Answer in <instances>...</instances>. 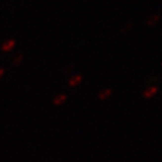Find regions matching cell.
Here are the masks:
<instances>
[{"label":"cell","instance_id":"obj_4","mask_svg":"<svg viewBox=\"0 0 162 162\" xmlns=\"http://www.w3.org/2000/svg\"><path fill=\"white\" fill-rule=\"evenodd\" d=\"M81 80H82L81 76L73 77V78H71L70 79V80L68 81V86H71V87H74V86H78V85L81 82Z\"/></svg>","mask_w":162,"mask_h":162},{"label":"cell","instance_id":"obj_3","mask_svg":"<svg viewBox=\"0 0 162 162\" xmlns=\"http://www.w3.org/2000/svg\"><path fill=\"white\" fill-rule=\"evenodd\" d=\"M67 99V95L65 94H61V95H59L55 97V99L53 100V103L54 104L56 105H61L64 103V102L66 101Z\"/></svg>","mask_w":162,"mask_h":162},{"label":"cell","instance_id":"obj_2","mask_svg":"<svg viewBox=\"0 0 162 162\" xmlns=\"http://www.w3.org/2000/svg\"><path fill=\"white\" fill-rule=\"evenodd\" d=\"M112 93H113V90H112L111 88L104 89V90H102V91L98 94V98L100 99V100H104V99H107L109 96L112 95Z\"/></svg>","mask_w":162,"mask_h":162},{"label":"cell","instance_id":"obj_5","mask_svg":"<svg viewBox=\"0 0 162 162\" xmlns=\"http://www.w3.org/2000/svg\"><path fill=\"white\" fill-rule=\"evenodd\" d=\"M3 72H4V71H3V69H0V78H1V76L3 75Z\"/></svg>","mask_w":162,"mask_h":162},{"label":"cell","instance_id":"obj_1","mask_svg":"<svg viewBox=\"0 0 162 162\" xmlns=\"http://www.w3.org/2000/svg\"><path fill=\"white\" fill-rule=\"evenodd\" d=\"M158 92V88L157 86H150L149 88H147L143 92V96H144L145 98H150L152 97L153 96L157 94Z\"/></svg>","mask_w":162,"mask_h":162}]
</instances>
